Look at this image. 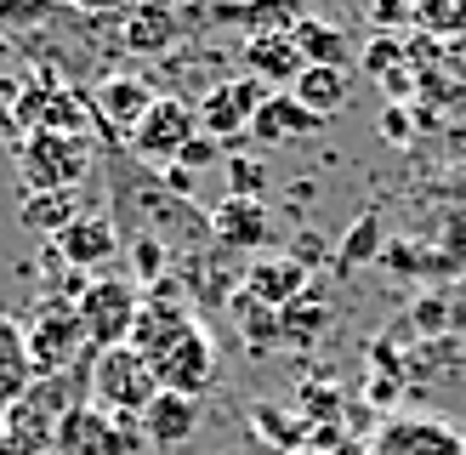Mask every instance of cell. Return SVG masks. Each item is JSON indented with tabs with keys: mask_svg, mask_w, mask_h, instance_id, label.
<instances>
[{
	"mask_svg": "<svg viewBox=\"0 0 466 455\" xmlns=\"http://www.w3.org/2000/svg\"><path fill=\"white\" fill-rule=\"evenodd\" d=\"M159 399V376L137 348H103L86 359V404L108 410V416L143 421V410Z\"/></svg>",
	"mask_w": 466,
	"mask_h": 455,
	"instance_id": "6da1fadb",
	"label": "cell"
},
{
	"mask_svg": "<svg viewBox=\"0 0 466 455\" xmlns=\"http://www.w3.org/2000/svg\"><path fill=\"white\" fill-rule=\"evenodd\" d=\"M75 404L80 399H75V387H68V376L35 381L29 393L0 416V455H57V427Z\"/></svg>",
	"mask_w": 466,
	"mask_h": 455,
	"instance_id": "7a4b0ae2",
	"label": "cell"
},
{
	"mask_svg": "<svg viewBox=\"0 0 466 455\" xmlns=\"http://www.w3.org/2000/svg\"><path fill=\"white\" fill-rule=\"evenodd\" d=\"M75 313H80V330H86V348L103 353V348H126L131 330H137V313H143V285L120 279V273H97L75 290Z\"/></svg>",
	"mask_w": 466,
	"mask_h": 455,
	"instance_id": "3957f363",
	"label": "cell"
},
{
	"mask_svg": "<svg viewBox=\"0 0 466 455\" xmlns=\"http://www.w3.org/2000/svg\"><path fill=\"white\" fill-rule=\"evenodd\" d=\"M17 177L29 182V194H80L91 177V143L63 131H29L17 143Z\"/></svg>",
	"mask_w": 466,
	"mask_h": 455,
	"instance_id": "277c9868",
	"label": "cell"
},
{
	"mask_svg": "<svg viewBox=\"0 0 466 455\" xmlns=\"http://www.w3.org/2000/svg\"><path fill=\"white\" fill-rule=\"evenodd\" d=\"M23 353H29V370H35V381L75 376L80 364L91 359L75 302H46V308L35 313V325L23 330Z\"/></svg>",
	"mask_w": 466,
	"mask_h": 455,
	"instance_id": "5b68a950",
	"label": "cell"
},
{
	"mask_svg": "<svg viewBox=\"0 0 466 455\" xmlns=\"http://www.w3.org/2000/svg\"><path fill=\"white\" fill-rule=\"evenodd\" d=\"M148 364H154V376H159V393L199 399L205 387L217 381V341L194 318V325H182L171 341H159V348L148 353Z\"/></svg>",
	"mask_w": 466,
	"mask_h": 455,
	"instance_id": "8992f818",
	"label": "cell"
},
{
	"mask_svg": "<svg viewBox=\"0 0 466 455\" xmlns=\"http://www.w3.org/2000/svg\"><path fill=\"white\" fill-rule=\"evenodd\" d=\"M137 450H143V427L126 416H108L86 399L57 427V455H137Z\"/></svg>",
	"mask_w": 466,
	"mask_h": 455,
	"instance_id": "52a82bcc",
	"label": "cell"
},
{
	"mask_svg": "<svg viewBox=\"0 0 466 455\" xmlns=\"http://www.w3.org/2000/svg\"><path fill=\"white\" fill-rule=\"evenodd\" d=\"M370 455H466V432L444 416H392L376 427Z\"/></svg>",
	"mask_w": 466,
	"mask_h": 455,
	"instance_id": "ba28073f",
	"label": "cell"
},
{
	"mask_svg": "<svg viewBox=\"0 0 466 455\" xmlns=\"http://www.w3.org/2000/svg\"><path fill=\"white\" fill-rule=\"evenodd\" d=\"M194 131H199V120H194V108L182 97H154V108L137 120V131L126 136V143H131L137 159H159V166H171V159L194 143Z\"/></svg>",
	"mask_w": 466,
	"mask_h": 455,
	"instance_id": "9c48e42d",
	"label": "cell"
},
{
	"mask_svg": "<svg viewBox=\"0 0 466 455\" xmlns=\"http://www.w3.org/2000/svg\"><path fill=\"white\" fill-rule=\"evenodd\" d=\"M52 250H57V262L80 268L86 279H97V273L120 257V222H114L108 211H80V217L52 239Z\"/></svg>",
	"mask_w": 466,
	"mask_h": 455,
	"instance_id": "30bf717a",
	"label": "cell"
},
{
	"mask_svg": "<svg viewBox=\"0 0 466 455\" xmlns=\"http://www.w3.org/2000/svg\"><path fill=\"white\" fill-rule=\"evenodd\" d=\"M262 97H268V86H256L250 75L228 80L194 108V120H199V131L211 136V143H239V136H250V120H256V108H262Z\"/></svg>",
	"mask_w": 466,
	"mask_h": 455,
	"instance_id": "8fae6325",
	"label": "cell"
},
{
	"mask_svg": "<svg viewBox=\"0 0 466 455\" xmlns=\"http://www.w3.org/2000/svg\"><path fill=\"white\" fill-rule=\"evenodd\" d=\"M268 239H273V217H268L262 199L228 194L211 211V245H222V250H262Z\"/></svg>",
	"mask_w": 466,
	"mask_h": 455,
	"instance_id": "7c38bea8",
	"label": "cell"
},
{
	"mask_svg": "<svg viewBox=\"0 0 466 455\" xmlns=\"http://www.w3.org/2000/svg\"><path fill=\"white\" fill-rule=\"evenodd\" d=\"M91 120H97L103 131H114V136H131L137 131V120L154 108V86H143V80H126V75H114V80H103L97 91H91Z\"/></svg>",
	"mask_w": 466,
	"mask_h": 455,
	"instance_id": "4fadbf2b",
	"label": "cell"
},
{
	"mask_svg": "<svg viewBox=\"0 0 466 455\" xmlns=\"http://www.w3.org/2000/svg\"><path fill=\"white\" fill-rule=\"evenodd\" d=\"M319 126H324V120L301 108L290 91H268L262 108H256V120H250V136H256V143H268V148H273V143H308Z\"/></svg>",
	"mask_w": 466,
	"mask_h": 455,
	"instance_id": "5bb4252c",
	"label": "cell"
},
{
	"mask_svg": "<svg viewBox=\"0 0 466 455\" xmlns=\"http://www.w3.org/2000/svg\"><path fill=\"white\" fill-rule=\"evenodd\" d=\"M301 296H308V268L301 262H256L245 273V302L262 313H285Z\"/></svg>",
	"mask_w": 466,
	"mask_h": 455,
	"instance_id": "9a60e30c",
	"label": "cell"
},
{
	"mask_svg": "<svg viewBox=\"0 0 466 455\" xmlns=\"http://www.w3.org/2000/svg\"><path fill=\"white\" fill-rule=\"evenodd\" d=\"M245 68H250L256 86H268V91L285 86L290 91L308 63H301V52H296L290 35H256V40H245Z\"/></svg>",
	"mask_w": 466,
	"mask_h": 455,
	"instance_id": "2e32d148",
	"label": "cell"
},
{
	"mask_svg": "<svg viewBox=\"0 0 466 455\" xmlns=\"http://www.w3.org/2000/svg\"><path fill=\"white\" fill-rule=\"evenodd\" d=\"M143 439L159 444V450H177V444H188V432L199 427V399H182V393H159L148 410H143Z\"/></svg>",
	"mask_w": 466,
	"mask_h": 455,
	"instance_id": "e0dca14e",
	"label": "cell"
},
{
	"mask_svg": "<svg viewBox=\"0 0 466 455\" xmlns=\"http://www.w3.org/2000/svg\"><path fill=\"white\" fill-rule=\"evenodd\" d=\"M290 40L308 68H347V35L324 17H296L290 23Z\"/></svg>",
	"mask_w": 466,
	"mask_h": 455,
	"instance_id": "ac0fdd59",
	"label": "cell"
},
{
	"mask_svg": "<svg viewBox=\"0 0 466 455\" xmlns=\"http://www.w3.org/2000/svg\"><path fill=\"white\" fill-rule=\"evenodd\" d=\"M347 68H301V80L290 86V97L308 108V114H319V120H330V114H341L347 108Z\"/></svg>",
	"mask_w": 466,
	"mask_h": 455,
	"instance_id": "d6986e66",
	"label": "cell"
},
{
	"mask_svg": "<svg viewBox=\"0 0 466 455\" xmlns=\"http://www.w3.org/2000/svg\"><path fill=\"white\" fill-rule=\"evenodd\" d=\"M35 387V370H29V353H23V330H12L0 318V416Z\"/></svg>",
	"mask_w": 466,
	"mask_h": 455,
	"instance_id": "ffe728a7",
	"label": "cell"
},
{
	"mask_svg": "<svg viewBox=\"0 0 466 455\" xmlns=\"http://www.w3.org/2000/svg\"><path fill=\"white\" fill-rule=\"evenodd\" d=\"M75 217H80V194H29V199L17 205V222L29 228V234H52V239Z\"/></svg>",
	"mask_w": 466,
	"mask_h": 455,
	"instance_id": "44dd1931",
	"label": "cell"
},
{
	"mask_svg": "<svg viewBox=\"0 0 466 455\" xmlns=\"http://www.w3.org/2000/svg\"><path fill=\"white\" fill-rule=\"evenodd\" d=\"M171 40H177V17L171 12L148 6V12H131L126 17V52H166Z\"/></svg>",
	"mask_w": 466,
	"mask_h": 455,
	"instance_id": "7402d4cb",
	"label": "cell"
},
{
	"mask_svg": "<svg viewBox=\"0 0 466 455\" xmlns=\"http://www.w3.org/2000/svg\"><path fill=\"white\" fill-rule=\"evenodd\" d=\"M324 318H330V308H319L313 296H301V302H290L285 313H279V341H290V348H308V341L324 330Z\"/></svg>",
	"mask_w": 466,
	"mask_h": 455,
	"instance_id": "603a6c76",
	"label": "cell"
},
{
	"mask_svg": "<svg viewBox=\"0 0 466 455\" xmlns=\"http://www.w3.org/2000/svg\"><path fill=\"white\" fill-rule=\"evenodd\" d=\"M166 262H171V245H159V239H137V245H131V268L143 273V285H159V279H166Z\"/></svg>",
	"mask_w": 466,
	"mask_h": 455,
	"instance_id": "cb8c5ba5",
	"label": "cell"
},
{
	"mask_svg": "<svg viewBox=\"0 0 466 455\" xmlns=\"http://www.w3.org/2000/svg\"><path fill=\"white\" fill-rule=\"evenodd\" d=\"M376 228H381L376 217H359V222H353V239H347V250H341V262H347V268H353L364 250H376Z\"/></svg>",
	"mask_w": 466,
	"mask_h": 455,
	"instance_id": "d4e9b609",
	"label": "cell"
},
{
	"mask_svg": "<svg viewBox=\"0 0 466 455\" xmlns=\"http://www.w3.org/2000/svg\"><path fill=\"white\" fill-rule=\"evenodd\" d=\"M233 194H239V199L262 194V166H256V159H233Z\"/></svg>",
	"mask_w": 466,
	"mask_h": 455,
	"instance_id": "484cf974",
	"label": "cell"
},
{
	"mask_svg": "<svg viewBox=\"0 0 466 455\" xmlns=\"http://www.w3.org/2000/svg\"><path fill=\"white\" fill-rule=\"evenodd\" d=\"M410 17L427 23V29H466V12H455V6H415Z\"/></svg>",
	"mask_w": 466,
	"mask_h": 455,
	"instance_id": "4316f807",
	"label": "cell"
},
{
	"mask_svg": "<svg viewBox=\"0 0 466 455\" xmlns=\"http://www.w3.org/2000/svg\"><path fill=\"white\" fill-rule=\"evenodd\" d=\"M217 154H222V143H211V136H194V143H188V148H182L177 159H182V166H188V177H194L199 166H211V159H217Z\"/></svg>",
	"mask_w": 466,
	"mask_h": 455,
	"instance_id": "83f0119b",
	"label": "cell"
},
{
	"mask_svg": "<svg viewBox=\"0 0 466 455\" xmlns=\"http://www.w3.org/2000/svg\"><path fill=\"white\" fill-rule=\"evenodd\" d=\"M17 136V97H12V86H0V143H12Z\"/></svg>",
	"mask_w": 466,
	"mask_h": 455,
	"instance_id": "f1b7e54d",
	"label": "cell"
}]
</instances>
